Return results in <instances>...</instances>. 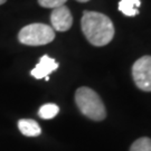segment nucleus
Segmentation results:
<instances>
[{
  "label": "nucleus",
  "instance_id": "f257e3e1",
  "mask_svg": "<svg viewBox=\"0 0 151 151\" xmlns=\"http://www.w3.org/2000/svg\"><path fill=\"white\" fill-rule=\"evenodd\" d=\"M81 27L88 43L96 47L108 45L114 37V26L106 15L96 11H84Z\"/></svg>",
  "mask_w": 151,
  "mask_h": 151
},
{
  "label": "nucleus",
  "instance_id": "f03ea898",
  "mask_svg": "<svg viewBox=\"0 0 151 151\" xmlns=\"http://www.w3.org/2000/svg\"><path fill=\"white\" fill-rule=\"evenodd\" d=\"M75 103L83 115L93 121H102L106 116V110L101 97L90 87H80L75 92Z\"/></svg>",
  "mask_w": 151,
  "mask_h": 151
},
{
  "label": "nucleus",
  "instance_id": "7ed1b4c3",
  "mask_svg": "<svg viewBox=\"0 0 151 151\" xmlns=\"http://www.w3.org/2000/svg\"><path fill=\"white\" fill-rule=\"evenodd\" d=\"M55 38V30L46 24L35 22L20 29L18 40L27 46H42L52 43Z\"/></svg>",
  "mask_w": 151,
  "mask_h": 151
},
{
  "label": "nucleus",
  "instance_id": "20e7f679",
  "mask_svg": "<svg viewBox=\"0 0 151 151\" xmlns=\"http://www.w3.org/2000/svg\"><path fill=\"white\" fill-rule=\"evenodd\" d=\"M132 77L141 91L151 92V56H142L132 66Z\"/></svg>",
  "mask_w": 151,
  "mask_h": 151
},
{
  "label": "nucleus",
  "instance_id": "39448f33",
  "mask_svg": "<svg viewBox=\"0 0 151 151\" xmlns=\"http://www.w3.org/2000/svg\"><path fill=\"white\" fill-rule=\"evenodd\" d=\"M52 28L57 32H67L73 25V16L66 6L53 9L50 14Z\"/></svg>",
  "mask_w": 151,
  "mask_h": 151
},
{
  "label": "nucleus",
  "instance_id": "423d86ee",
  "mask_svg": "<svg viewBox=\"0 0 151 151\" xmlns=\"http://www.w3.org/2000/svg\"><path fill=\"white\" fill-rule=\"evenodd\" d=\"M58 68V63L49 57L48 55H44L40 57L39 60V63H38L34 68L30 72V75L37 80H42V78H45L52 73Z\"/></svg>",
  "mask_w": 151,
  "mask_h": 151
},
{
  "label": "nucleus",
  "instance_id": "0eeeda50",
  "mask_svg": "<svg viewBox=\"0 0 151 151\" xmlns=\"http://www.w3.org/2000/svg\"><path fill=\"white\" fill-rule=\"evenodd\" d=\"M18 129L26 137H38L42 133L39 124L32 119H22L18 121Z\"/></svg>",
  "mask_w": 151,
  "mask_h": 151
},
{
  "label": "nucleus",
  "instance_id": "6e6552de",
  "mask_svg": "<svg viewBox=\"0 0 151 151\" xmlns=\"http://www.w3.org/2000/svg\"><path fill=\"white\" fill-rule=\"evenodd\" d=\"M141 6L140 0H120L119 10L128 17H134L139 14V7Z\"/></svg>",
  "mask_w": 151,
  "mask_h": 151
},
{
  "label": "nucleus",
  "instance_id": "1a4fd4ad",
  "mask_svg": "<svg viewBox=\"0 0 151 151\" xmlns=\"http://www.w3.org/2000/svg\"><path fill=\"white\" fill-rule=\"evenodd\" d=\"M60 112V108L54 104V103H47L44 104L43 106H40V109L38 110V115L39 118H42L44 120H49L55 118Z\"/></svg>",
  "mask_w": 151,
  "mask_h": 151
},
{
  "label": "nucleus",
  "instance_id": "9d476101",
  "mask_svg": "<svg viewBox=\"0 0 151 151\" xmlns=\"http://www.w3.org/2000/svg\"><path fill=\"white\" fill-rule=\"evenodd\" d=\"M130 151H151V139L148 137L139 138L132 143Z\"/></svg>",
  "mask_w": 151,
  "mask_h": 151
},
{
  "label": "nucleus",
  "instance_id": "9b49d317",
  "mask_svg": "<svg viewBox=\"0 0 151 151\" xmlns=\"http://www.w3.org/2000/svg\"><path fill=\"white\" fill-rule=\"evenodd\" d=\"M66 1L67 0H38V4L44 8L55 9V8H58L60 6H64Z\"/></svg>",
  "mask_w": 151,
  "mask_h": 151
},
{
  "label": "nucleus",
  "instance_id": "f8f14e48",
  "mask_svg": "<svg viewBox=\"0 0 151 151\" xmlns=\"http://www.w3.org/2000/svg\"><path fill=\"white\" fill-rule=\"evenodd\" d=\"M76 1H78V2H87V1H90V0H76Z\"/></svg>",
  "mask_w": 151,
  "mask_h": 151
},
{
  "label": "nucleus",
  "instance_id": "ddd939ff",
  "mask_svg": "<svg viewBox=\"0 0 151 151\" xmlns=\"http://www.w3.org/2000/svg\"><path fill=\"white\" fill-rule=\"evenodd\" d=\"M7 0H0V5H4Z\"/></svg>",
  "mask_w": 151,
  "mask_h": 151
}]
</instances>
